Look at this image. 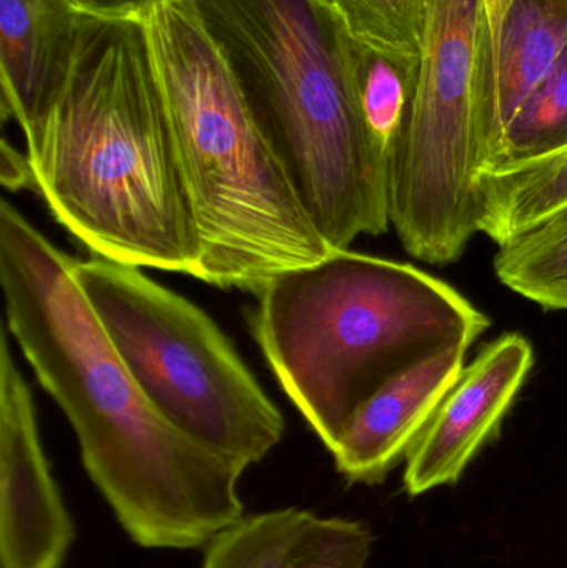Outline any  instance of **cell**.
Returning a JSON list of instances; mask_svg holds the SVG:
<instances>
[{
	"label": "cell",
	"instance_id": "obj_11",
	"mask_svg": "<svg viewBox=\"0 0 567 568\" xmlns=\"http://www.w3.org/2000/svg\"><path fill=\"white\" fill-rule=\"evenodd\" d=\"M87 13L70 0H0L2 115L39 145Z\"/></svg>",
	"mask_w": 567,
	"mask_h": 568
},
{
	"label": "cell",
	"instance_id": "obj_6",
	"mask_svg": "<svg viewBox=\"0 0 567 568\" xmlns=\"http://www.w3.org/2000/svg\"><path fill=\"white\" fill-rule=\"evenodd\" d=\"M73 280L136 386L176 429L243 469L282 443V413L205 311L100 256L75 262Z\"/></svg>",
	"mask_w": 567,
	"mask_h": 568
},
{
	"label": "cell",
	"instance_id": "obj_5",
	"mask_svg": "<svg viewBox=\"0 0 567 568\" xmlns=\"http://www.w3.org/2000/svg\"><path fill=\"white\" fill-rule=\"evenodd\" d=\"M310 219L335 252L389 229V173L369 149L323 0H193Z\"/></svg>",
	"mask_w": 567,
	"mask_h": 568
},
{
	"label": "cell",
	"instance_id": "obj_20",
	"mask_svg": "<svg viewBox=\"0 0 567 568\" xmlns=\"http://www.w3.org/2000/svg\"><path fill=\"white\" fill-rule=\"evenodd\" d=\"M77 9L92 16L139 17L165 0H70Z\"/></svg>",
	"mask_w": 567,
	"mask_h": 568
},
{
	"label": "cell",
	"instance_id": "obj_8",
	"mask_svg": "<svg viewBox=\"0 0 567 568\" xmlns=\"http://www.w3.org/2000/svg\"><path fill=\"white\" fill-rule=\"evenodd\" d=\"M73 537L6 326L0 333V568H62Z\"/></svg>",
	"mask_w": 567,
	"mask_h": 568
},
{
	"label": "cell",
	"instance_id": "obj_12",
	"mask_svg": "<svg viewBox=\"0 0 567 568\" xmlns=\"http://www.w3.org/2000/svg\"><path fill=\"white\" fill-rule=\"evenodd\" d=\"M373 536L358 520L280 509L243 516L210 540L202 568H366Z\"/></svg>",
	"mask_w": 567,
	"mask_h": 568
},
{
	"label": "cell",
	"instance_id": "obj_3",
	"mask_svg": "<svg viewBox=\"0 0 567 568\" xmlns=\"http://www.w3.org/2000/svg\"><path fill=\"white\" fill-rule=\"evenodd\" d=\"M142 19L199 226L193 276L260 294L332 255L193 0Z\"/></svg>",
	"mask_w": 567,
	"mask_h": 568
},
{
	"label": "cell",
	"instance_id": "obj_16",
	"mask_svg": "<svg viewBox=\"0 0 567 568\" xmlns=\"http://www.w3.org/2000/svg\"><path fill=\"white\" fill-rule=\"evenodd\" d=\"M495 272L545 310H567V205L499 246Z\"/></svg>",
	"mask_w": 567,
	"mask_h": 568
},
{
	"label": "cell",
	"instance_id": "obj_10",
	"mask_svg": "<svg viewBox=\"0 0 567 568\" xmlns=\"http://www.w3.org/2000/svg\"><path fill=\"white\" fill-rule=\"evenodd\" d=\"M468 347L439 351L379 387L332 447L336 469L352 483L378 484L408 457L465 369Z\"/></svg>",
	"mask_w": 567,
	"mask_h": 568
},
{
	"label": "cell",
	"instance_id": "obj_9",
	"mask_svg": "<svg viewBox=\"0 0 567 568\" xmlns=\"http://www.w3.org/2000/svg\"><path fill=\"white\" fill-rule=\"evenodd\" d=\"M535 364L531 343L523 334H503L483 347L436 409L406 457L405 487L422 496L462 479L485 444L498 437Z\"/></svg>",
	"mask_w": 567,
	"mask_h": 568
},
{
	"label": "cell",
	"instance_id": "obj_13",
	"mask_svg": "<svg viewBox=\"0 0 567 568\" xmlns=\"http://www.w3.org/2000/svg\"><path fill=\"white\" fill-rule=\"evenodd\" d=\"M566 47L567 0L508 3L495 40V105L488 165L509 123L549 75Z\"/></svg>",
	"mask_w": 567,
	"mask_h": 568
},
{
	"label": "cell",
	"instance_id": "obj_17",
	"mask_svg": "<svg viewBox=\"0 0 567 568\" xmlns=\"http://www.w3.org/2000/svg\"><path fill=\"white\" fill-rule=\"evenodd\" d=\"M567 146V47L516 113L485 173H502Z\"/></svg>",
	"mask_w": 567,
	"mask_h": 568
},
{
	"label": "cell",
	"instance_id": "obj_7",
	"mask_svg": "<svg viewBox=\"0 0 567 568\" xmlns=\"http://www.w3.org/2000/svg\"><path fill=\"white\" fill-rule=\"evenodd\" d=\"M495 45L483 0H428L422 69L389 163V222L403 248L452 265L479 233L492 153Z\"/></svg>",
	"mask_w": 567,
	"mask_h": 568
},
{
	"label": "cell",
	"instance_id": "obj_2",
	"mask_svg": "<svg viewBox=\"0 0 567 568\" xmlns=\"http://www.w3.org/2000/svg\"><path fill=\"white\" fill-rule=\"evenodd\" d=\"M27 156L57 222L93 255L195 275L199 226L143 19L87 13Z\"/></svg>",
	"mask_w": 567,
	"mask_h": 568
},
{
	"label": "cell",
	"instance_id": "obj_14",
	"mask_svg": "<svg viewBox=\"0 0 567 568\" xmlns=\"http://www.w3.org/2000/svg\"><path fill=\"white\" fill-rule=\"evenodd\" d=\"M343 55L369 149L389 173L415 100L422 52L372 45L345 27Z\"/></svg>",
	"mask_w": 567,
	"mask_h": 568
},
{
	"label": "cell",
	"instance_id": "obj_21",
	"mask_svg": "<svg viewBox=\"0 0 567 568\" xmlns=\"http://www.w3.org/2000/svg\"><path fill=\"white\" fill-rule=\"evenodd\" d=\"M509 2H512V0H483L486 13H488L489 27H492L493 45H495L499 23H502L503 16H505V10Z\"/></svg>",
	"mask_w": 567,
	"mask_h": 568
},
{
	"label": "cell",
	"instance_id": "obj_18",
	"mask_svg": "<svg viewBox=\"0 0 567 568\" xmlns=\"http://www.w3.org/2000/svg\"><path fill=\"white\" fill-rule=\"evenodd\" d=\"M353 37L383 49L422 52L428 0H323Z\"/></svg>",
	"mask_w": 567,
	"mask_h": 568
},
{
	"label": "cell",
	"instance_id": "obj_1",
	"mask_svg": "<svg viewBox=\"0 0 567 568\" xmlns=\"http://www.w3.org/2000/svg\"><path fill=\"white\" fill-rule=\"evenodd\" d=\"M57 250L7 200L0 280L7 329L69 419L90 480L143 549L190 550L243 517V469L165 419L136 386Z\"/></svg>",
	"mask_w": 567,
	"mask_h": 568
},
{
	"label": "cell",
	"instance_id": "obj_4",
	"mask_svg": "<svg viewBox=\"0 0 567 568\" xmlns=\"http://www.w3.org/2000/svg\"><path fill=\"white\" fill-rule=\"evenodd\" d=\"M259 296L260 349L328 450L389 379L472 346L492 324L448 283L350 250L276 276Z\"/></svg>",
	"mask_w": 567,
	"mask_h": 568
},
{
	"label": "cell",
	"instance_id": "obj_15",
	"mask_svg": "<svg viewBox=\"0 0 567 568\" xmlns=\"http://www.w3.org/2000/svg\"><path fill=\"white\" fill-rule=\"evenodd\" d=\"M567 205V146L479 182V233L499 246Z\"/></svg>",
	"mask_w": 567,
	"mask_h": 568
},
{
	"label": "cell",
	"instance_id": "obj_19",
	"mask_svg": "<svg viewBox=\"0 0 567 568\" xmlns=\"http://www.w3.org/2000/svg\"><path fill=\"white\" fill-rule=\"evenodd\" d=\"M0 180L10 192L23 189L36 190V173L27 153H20L6 139L0 146Z\"/></svg>",
	"mask_w": 567,
	"mask_h": 568
}]
</instances>
